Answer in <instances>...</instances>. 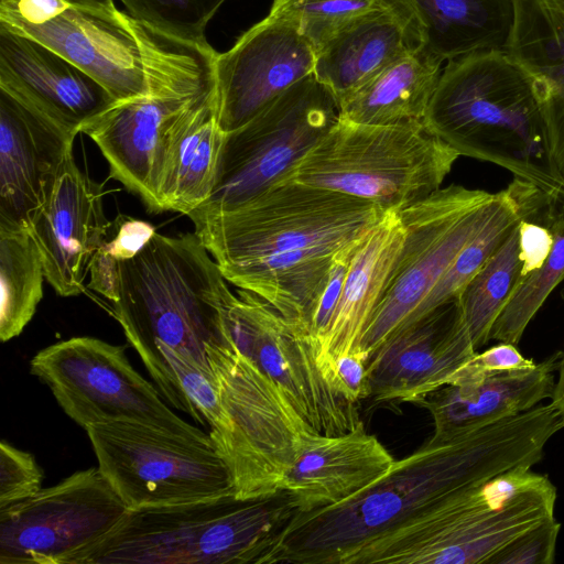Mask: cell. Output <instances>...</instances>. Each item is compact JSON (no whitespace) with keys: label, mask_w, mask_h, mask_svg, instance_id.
Instances as JSON below:
<instances>
[{"label":"cell","mask_w":564,"mask_h":564,"mask_svg":"<svg viewBox=\"0 0 564 564\" xmlns=\"http://www.w3.org/2000/svg\"><path fill=\"white\" fill-rule=\"evenodd\" d=\"M562 429L564 416L550 402L458 436H431L351 498L295 512L260 564H341L354 551L451 495L511 468L532 467Z\"/></svg>","instance_id":"6da1fadb"},{"label":"cell","mask_w":564,"mask_h":564,"mask_svg":"<svg viewBox=\"0 0 564 564\" xmlns=\"http://www.w3.org/2000/svg\"><path fill=\"white\" fill-rule=\"evenodd\" d=\"M384 214L370 200L283 182L232 209L191 220L225 279L268 302L308 338L337 252Z\"/></svg>","instance_id":"7a4b0ae2"},{"label":"cell","mask_w":564,"mask_h":564,"mask_svg":"<svg viewBox=\"0 0 564 564\" xmlns=\"http://www.w3.org/2000/svg\"><path fill=\"white\" fill-rule=\"evenodd\" d=\"M119 296L112 315L161 395L196 422L205 420L180 389L159 345L189 354L212 372L206 346L228 333L235 297L218 264L195 232H155L133 258L119 261Z\"/></svg>","instance_id":"3957f363"},{"label":"cell","mask_w":564,"mask_h":564,"mask_svg":"<svg viewBox=\"0 0 564 564\" xmlns=\"http://www.w3.org/2000/svg\"><path fill=\"white\" fill-rule=\"evenodd\" d=\"M423 122L459 156L498 165L564 202L531 79L508 51L447 61Z\"/></svg>","instance_id":"277c9868"},{"label":"cell","mask_w":564,"mask_h":564,"mask_svg":"<svg viewBox=\"0 0 564 564\" xmlns=\"http://www.w3.org/2000/svg\"><path fill=\"white\" fill-rule=\"evenodd\" d=\"M556 498L547 476L518 466L451 495L341 564H494L518 538L555 518Z\"/></svg>","instance_id":"5b68a950"},{"label":"cell","mask_w":564,"mask_h":564,"mask_svg":"<svg viewBox=\"0 0 564 564\" xmlns=\"http://www.w3.org/2000/svg\"><path fill=\"white\" fill-rule=\"evenodd\" d=\"M295 512L285 491L128 510L70 564H259Z\"/></svg>","instance_id":"8992f818"},{"label":"cell","mask_w":564,"mask_h":564,"mask_svg":"<svg viewBox=\"0 0 564 564\" xmlns=\"http://www.w3.org/2000/svg\"><path fill=\"white\" fill-rule=\"evenodd\" d=\"M206 352L221 408L210 440L231 476L240 500L283 491L285 475L317 433L279 386L242 355L230 335Z\"/></svg>","instance_id":"52a82bcc"},{"label":"cell","mask_w":564,"mask_h":564,"mask_svg":"<svg viewBox=\"0 0 564 564\" xmlns=\"http://www.w3.org/2000/svg\"><path fill=\"white\" fill-rule=\"evenodd\" d=\"M459 154L424 122L377 126L338 118L283 182L400 210L442 187Z\"/></svg>","instance_id":"ba28073f"},{"label":"cell","mask_w":564,"mask_h":564,"mask_svg":"<svg viewBox=\"0 0 564 564\" xmlns=\"http://www.w3.org/2000/svg\"><path fill=\"white\" fill-rule=\"evenodd\" d=\"M0 26L50 47L101 85L115 102L145 96L217 55L208 43L171 36L117 7L70 4L43 24L0 19Z\"/></svg>","instance_id":"9c48e42d"},{"label":"cell","mask_w":564,"mask_h":564,"mask_svg":"<svg viewBox=\"0 0 564 564\" xmlns=\"http://www.w3.org/2000/svg\"><path fill=\"white\" fill-rule=\"evenodd\" d=\"M85 431L97 468L128 510L234 494L228 467L212 442L131 420Z\"/></svg>","instance_id":"30bf717a"},{"label":"cell","mask_w":564,"mask_h":564,"mask_svg":"<svg viewBox=\"0 0 564 564\" xmlns=\"http://www.w3.org/2000/svg\"><path fill=\"white\" fill-rule=\"evenodd\" d=\"M339 115L336 97L314 74L293 85L250 121L226 132L215 186L187 217L232 209L284 181Z\"/></svg>","instance_id":"8fae6325"},{"label":"cell","mask_w":564,"mask_h":564,"mask_svg":"<svg viewBox=\"0 0 564 564\" xmlns=\"http://www.w3.org/2000/svg\"><path fill=\"white\" fill-rule=\"evenodd\" d=\"M497 193L458 184L441 187L400 209L404 242L390 283L357 354H372L400 328L491 216Z\"/></svg>","instance_id":"7c38bea8"},{"label":"cell","mask_w":564,"mask_h":564,"mask_svg":"<svg viewBox=\"0 0 564 564\" xmlns=\"http://www.w3.org/2000/svg\"><path fill=\"white\" fill-rule=\"evenodd\" d=\"M30 372L84 430L131 420L212 442L209 434L170 409L159 389L132 367L126 346L89 336L72 337L40 350L30 361Z\"/></svg>","instance_id":"4fadbf2b"},{"label":"cell","mask_w":564,"mask_h":564,"mask_svg":"<svg viewBox=\"0 0 564 564\" xmlns=\"http://www.w3.org/2000/svg\"><path fill=\"white\" fill-rule=\"evenodd\" d=\"M128 511L98 468L0 509L1 564H70Z\"/></svg>","instance_id":"5bb4252c"},{"label":"cell","mask_w":564,"mask_h":564,"mask_svg":"<svg viewBox=\"0 0 564 564\" xmlns=\"http://www.w3.org/2000/svg\"><path fill=\"white\" fill-rule=\"evenodd\" d=\"M215 89L214 59L160 84L145 96L113 102L80 132L97 144L110 176L158 213V183L172 132Z\"/></svg>","instance_id":"9a60e30c"},{"label":"cell","mask_w":564,"mask_h":564,"mask_svg":"<svg viewBox=\"0 0 564 564\" xmlns=\"http://www.w3.org/2000/svg\"><path fill=\"white\" fill-rule=\"evenodd\" d=\"M227 325L236 348L279 386L317 433L343 434L361 421L357 404L325 379L308 338L268 302L239 289Z\"/></svg>","instance_id":"2e32d148"},{"label":"cell","mask_w":564,"mask_h":564,"mask_svg":"<svg viewBox=\"0 0 564 564\" xmlns=\"http://www.w3.org/2000/svg\"><path fill=\"white\" fill-rule=\"evenodd\" d=\"M316 53L289 21L268 14L215 58L219 122L243 126L293 85L313 74Z\"/></svg>","instance_id":"e0dca14e"},{"label":"cell","mask_w":564,"mask_h":564,"mask_svg":"<svg viewBox=\"0 0 564 564\" xmlns=\"http://www.w3.org/2000/svg\"><path fill=\"white\" fill-rule=\"evenodd\" d=\"M475 352L454 299L397 329L372 354L367 365L370 397L415 404L446 386Z\"/></svg>","instance_id":"ac0fdd59"},{"label":"cell","mask_w":564,"mask_h":564,"mask_svg":"<svg viewBox=\"0 0 564 564\" xmlns=\"http://www.w3.org/2000/svg\"><path fill=\"white\" fill-rule=\"evenodd\" d=\"M110 225L104 213L101 185L78 167L70 150L31 229L45 279L58 295L75 296L85 291L91 261Z\"/></svg>","instance_id":"d6986e66"},{"label":"cell","mask_w":564,"mask_h":564,"mask_svg":"<svg viewBox=\"0 0 564 564\" xmlns=\"http://www.w3.org/2000/svg\"><path fill=\"white\" fill-rule=\"evenodd\" d=\"M0 89L75 139L115 102L107 90L50 47L0 26Z\"/></svg>","instance_id":"ffe728a7"},{"label":"cell","mask_w":564,"mask_h":564,"mask_svg":"<svg viewBox=\"0 0 564 564\" xmlns=\"http://www.w3.org/2000/svg\"><path fill=\"white\" fill-rule=\"evenodd\" d=\"M73 143L0 89V231H31Z\"/></svg>","instance_id":"44dd1931"},{"label":"cell","mask_w":564,"mask_h":564,"mask_svg":"<svg viewBox=\"0 0 564 564\" xmlns=\"http://www.w3.org/2000/svg\"><path fill=\"white\" fill-rule=\"evenodd\" d=\"M394 458L360 421L349 432L318 434L285 475L296 512H310L351 498L382 478Z\"/></svg>","instance_id":"7402d4cb"},{"label":"cell","mask_w":564,"mask_h":564,"mask_svg":"<svg viewBox=\"0 0 564 564\" xmlns=\"http://www.w3.org/2000/svg\"><path fill=\"white\" fill-rule=\"evenodd\" d=\"M403 242L399 210H387L361 239L350 260L337 306L316 354L317 365L333 388L335 360L358 352L395 270Z\"/></svg>","instance_id":"603a6c76"},{"label":"cell","mask_w":564,"mask_h":564,"mask_svg":"<svg viewBox=\"0 0 564 564\" xmlns=\"http://www.w3.org/2000/svg\"><path fill=\"white\" fill-rule=\"evenodd\" d=\"M561 350L532 367L448 384L415 404L433 419L432 437L446 440L518 415L551 399Z\"/></svg>","instance_id":"cb8c5ba5"},{"label":"cell","mask_w":564,"mask_h":564,"mask_svg":"<svg viewBox=\"0 0 564 564\" xmlns=\"http://www.w3.org/2000/svg\"><path fill=\"white\" fill-rule=\"evenodd\" d=\"M507 51L531 79L550 158L564 178V0H514Z\"/></svg>","instance_id":"d4e9b609"},{"label":"cell","mask_w":564,"mask_h":564,"mask_svg":"<svg viewBox=\"0 0 564 564\" xmlns=\"http://www.w3.org/2000/svg\"><path fill=\"white\" fill-rule=\"evenodd\" d=\"M420 46L415 25L390 10H372L354 19L316 52L313 74L339 104Z\"/></svg>","instance_id":"484cf974"},{"label":"cell","mask_w":564,"mask_h":564,"mask_svg":"<svg viewBox=\"0 0 564 564\" xmlns=\"http://www.w3.org/2000/svg\"><path fill=\"white\" fill-rule=\"evenodd\" d=\"M225 138L215 89L192 108L172 132L158 183L159 212L187 216L209 197L217 180Z\"/></svg>","instance_id":"4316f807"},{"label":"cell","mask_w":564,"mask_h":564,"mask_svg":"<svg viewBox=\"0 0 564 564\" xmlns=\"http://www.w3.org/2000/svg\"><path fill=\"white\" fill-rule=\"evenodd\" d=\"M444 63L424 46L409 52L339 102V117L377 126L422 122Z\"/></svg>","instance_id":"83f0119b"},{"label":"cell","mask_w":564,"mask_h":564,"mask_svg":"<svg viewBox=\"0 0 564 564\" xmlns=\"http://www.w3.org/2000/svg\"><path fill=\"white\" fill-rule=\"evenodd\" d=\"M422 46L447 62L480 51L506 50L514 0H411Z\"/></svg>","instance_id":"f1b7e54d"},{"label":"cell","mask_w":564,"mask_h":564,"mask_svg":"<svg viewBox=\"0 0 564 564\" xmlns=\"http://www.w3.org/2000/svg\"><path fill=\"white\" fill-rule=\"evenodd\" d=\"M43 258L30 230L0 231V339L19 336L43 297Z\"/></svg>","instance_id":"f546056e"},{"label":"cell","mask_w":564,"mask_h":564,"mask_svg":"<svg viewBox=\"0 0 564 564\" xmlns=\"http://www.w3.org/2000/svg\"><path fill=\"white\" fill-rule=\"evenodd\" d=\"M519 223L456 297L460 321L477 351L490 340L496 319L521 280Z\"/></svg>","instance_id":"4dcf8cb0"},{"label":"cell","mask_w":564,"mask_h":564,"mask_svg":"<svg viewBox=\"0 0 564 564\" xmlns=\"http://www.w3.org/2000/svg\"><path fill=\"white\" fill-rule=\"evenodd\" d=\"M542 218L554 235L551 253L540 269L519 281L491 328L490 340L517 346L534 315L564 280V202H549Z\"/></svg>","instance_id":"1f68e13d"},{"label":"cell","mask_w":564,"mask_h":564,"mask_svg":"<svg viewBox=\"0 0 564 564\" xmlns=\"http://www.w3.org/2000/svg\"><path fill=\"white\" fill-rule=\"evenodd\" d=\"M377 9L382 0H273L269 14L292 23L315 53L357 17Z\"/></svg>","instance_id":"d6a6232c"},{"label":"cell","mask_w":564,"mask_h":564,"mask_svg":"<svg viewBox=\"0 0 564 564\" xmlns=\"http://www.w3.org/2000/svg\"><path fill=\"white\" fill-rule=\"evenodd\" d=\"M226 0H120L139 21L183 41L206 44V29Z\"/></svg>","instance_id":"836d02e7"},{"label":"cell","mask_w":564,"mask_h":564,"mask_svg":"<svg viewBox=\"0 0 564 564\" xmlns=\"http://www.w3.org/2000/svg\"><path fill=\"white\" fill-rule=\"evenodd\" d=\"M177 384L210 429L221 420V408L213 371L205 370L194 357L166 345H159Z\"/></svg>","instance_id":"e575fe53"},{"label":"cell","mask_w":564,"mask_h":564,"mask_svg":"<svg viewBox=\"0 0 564 564\" xmlns=\"http://www.w3.org/2000/svg\"><path fill=\"white\" fill-rule=\"evenodd\" d=\"M43 473L32 454L6 441L0 443V509L42 489Z\"/></svg>","instance_id":"d590c367"},{"label":"cell","mask_w":564,"mask_h":564,"mask_svg":"<svg viewBox=\"0 0 564 564\" xmlns=\"http://www.w3.org/2000/svg\"><path fill=\"white\" fill-rule=\"evenodd\" d=\"M361 239L337 252L327 281L313 308L308 327V338L315 358L337 306L350 260Z\"/></svg>","instance_id":"8d00e7d4"},{"label":"cell","mask_w":564,"mask_h":564,"mask_svg":"<svg viewBox=\"0 0 564 564\" xmlns=\"http://www.w3.org/2000/svg\"><path fill=\"white\" fill-rule=\"evenodd\" d=\"M535 364L525 358L516 345L499 343L485 351L475 352L449 377L448 384L475 381L488 376L530 368Z\"/></svg>","instance_id":"74e56055"},{"label":"cell","mask_w":564,"mask_h":564,"mask_svg":"<svg viewBox=\"0 0 564 564\" xmlns=\"http://www.w3.org/2000/svg\"><path fill=\"white\" fill-rule=\"evenodd\" d=\"M560 530L555 518L541 523L507 546L494 564H552Z\"/></svg>","instance_id":"f35d334b"},{"label":"cell","mask_w":564,"mask_h":564,"mask_svg":"<svg viewBox=\"0 0 564 564\" xmlns=\"http://www.w3.org/2000/svg\"><path fill=\"white\" fill-rule=\"evenodd\" d=\"M155 232L150 223L120 215L111 223L102 247L118 261L128 260L137 256Z\"/></svg>","instance_id":"ab89813d"},{"label":"cell","mask_w":564,"mask_h":564,"mask_svg":"<svg viewBox=\"0 0 564 564\" xmlns=\"http://www.w3.org/2000/svg\"><path fill=\"white\" fill-rule=\"evenodd\" d=\"M554 243L552 230L535 219L519 223V259L521 279L540 269L551 253Z\"/></svg>","instance_id":"60d3db41"},{"label":"cell","mask_w":564,"mask_h":564,"mask_svg":"<svg viewBox=\"0 0 564 564\" xmlns=\"http://www.w3.org/2000/svg\"><path fill=\"white\" fill-rule=\"evenodd\" d=\"M334 388L346 400L355 404L370 397L366 359L357 352L337 357Z\"/></svg>","instance_id":"b9f144b4"},{"label":"cell","mask_w":564,"mask_h":564,"mask_svg":"<svg viewBox=\"0 0 564 564\" xmlns=\"http://www.w3.org/2000/svg\"><path fill=\"white\" fill-rule=\"evenodd\" d=\"M69 6L66 0H0V19L43 24L62 14Z\"/></svg>","instance_id":"7bdbcfd3"},{"label":"cell","mask_w":564,"mask_h":564,"mask_svg":"<svg viewBox=\"0 0 564 564\" xmlns=\"http://www.w3.org/2000/svg\"><path fill=\"white\" fill-rule=\"evenodd\" d=\"M86 286L105 296L111 303L119 296V261L101 246L96 252Z\"/></svg>","instance_id":"ee69618b"},{"label":"cell","mask_w":564,"mask_h":564,"mask_svg":"<svg viewBox=\"0 0 564 564\" xmlns=\"http://www.w3.org/2000/svg\"><path fill=\"white\" fill-rule=\"evenodd\" d=\"M386 7L400 18L415 25L419 30V22L413 10L411 0H382ZM421 33V32H420Z\"/></svg>","instance_id":"f6af8a7d"},{"label":"cell","mask_w":564,"mask_h":564,"mask_svg":"<svg viewBox=\"0 0 564 564\" xmlns=\"http://www.w3.org/2000/svg\"><path fill=\"white\" fill-rule=\"evenodd\" d=\"M561 296L564 300V288L561 291ZM551 402H553L557 406V409L564 416V348L561 350L560 365L557 369V379L555 382L553 394L551 397Z\"/></svg>","instance_id":"bcb514c9"},{"label":"cell","mask_w":564,"mask_h":564,"mask_svg":"<svg viewBox=\"0 0 564 564\" xmlns=\"http://www.w3.org/2000/svg\"><path fill=\"white\" fill-rule=\"evenodd\" d=\"M72 6L94 8V9H106L116 7L115 0H66Z\"/></svg>","instance_id":"7dc6e473"}]
</instances>
